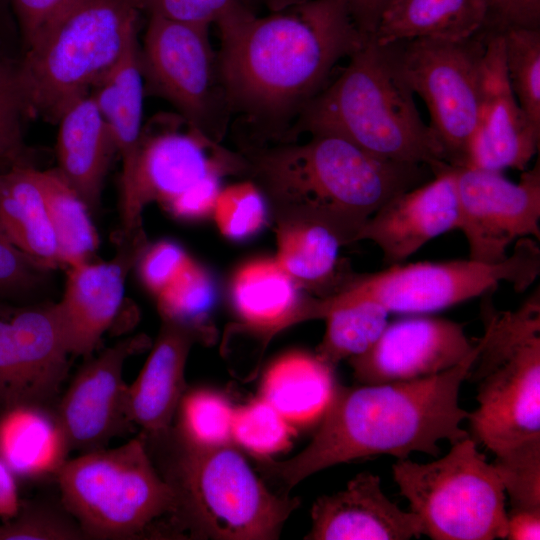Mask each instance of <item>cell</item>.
Returning a JSON list of instances; mask_svg holds the SVG:
<instances>
[{"instance_id": "6da1fadb", "label": "cell", "mask_w": 540, "mask_h": 540, "mask_svg": "<svg viewBox=\"0 0 540 540\" xmlns=\"http://www.w3.org/2000/svg\"><path fill=\"white\" fill-rule=\"evenodd\" d=\"M218 58L232 114L260 128L292 124L335 65L364 40L345 0H309L218 28Z\"/></svg>"}, {"instance_id": "7a4b0ae2", "label": "cell", "mask_w": 540, "mask_h": 540, "mask_svg": "<svg viewBox=\"0 0 540 540\" xmlns=\"http://www.w3.org/2000/svg\"><path fill=\"white\" fill-rule=\"evenodd\" d=\"M486 334L457 365L420 379L336 387L310 443L296 456L276 461L254 457L282 494L308 476L344 462L375 455L405 459L412 452L439 454L438 442L451 444L469 434L461 427L469 413L459 405Z\"/></svg>"}, {"instance_id": "3957f363", "label": "cell", "mask_w": 540, "mask_h": 540, "mask_svg": "<svg viewBox=\"0 0 540 540\" xmlns=\"http://www.w3.org/2000/svg\"><path fill=\"white\" fill-rule=\"evenodd\" d=\"M348 58L342 73L303 108L288 133L337 135L375 156L432 172L449 165L385 48L366 39Z\"/></svg>"}, {"instance_id": "277c9868", "label": "cell", "mask_w": 540, "mask_h": 540, "mask_svg": "<svg viewBox=\"0 0 540 540\" xmlns=\"http://www.w3.org/2000/svg\"><path fill=\"white\" fill-rule=\"evenodd\" d=\"M145 438L162 448L159 472L175 494L171 524L192 538L277 539L300 504L297 498L272 493L230 444H187L171 428Z\"/></svg>"}, {"instance_id": "5b68a950", "label": "cell", "mask_w": 540, "mask_h": 540, "mask_svg": "<svg viewBox=\"0 0 540 540\" xmlns=\"http://www.w3.org/2000/svg\"><path fill=\"white\" fill-rule=\"evenodd\" d=\"M252 166L262 188L277 201L298 212L332 215L357 233L384 204L423 179L422 165L375 156L328 133L262 151Z\"/></svg>"}, {"instance_id": "8992f818", "label": "cell", "mask_w": 540, "mask_h": 540, "mask_svg": "<svg viewBox=\"0 0 540 540\" xmlns=\"http://www.w3.org/2000/svg\"><path fill=\"white\" fill-rule=\"evenodd\" d=\"M140 12L133 0H73L52 18L20 56L30 115L57 124L138 36Z\"/></svg>"}, {"instance_id": "52a82bcc", "label": "cell", "mask_w": 540, "mask_h": 540, "mask_svg": "<svg viewBox=\"0 0 540 540\" xmlns=\"http://www.w3.org/2000/svg\"><path fill=\"white\" fill-rule=\"evenodd\" d=\"M61 502L86 539H128L170 517L175 494L141 433L113 449L67 459L56 473Z\"/></svg>"}, {"instance_id": "ba28073f", "label": "cell", "mask_w": 540, "mask_h": 540, "mask_svg": "<svg viewBox=\"0 0 540 540\" xmlns=\"http://www.w3.org/2000/svg\"><path fill=\"white\" fill-rule=\"evenodd\" d=\"M429 463L397 459L392 475L433 540L506 539L505 491L469 436Z\"/></svg>"}, {"instance_id": "9c48e42d", "label": "cell", "mask_w": 540, "mask_h": 540, "mask_svg": "<svg viewBox=\"0 0 540 540\" xmlns=\"http://www.w3.org/2000/svg\"><path fill=\"white\" fill-rule=\"evenodd\" d=\"M539 274V245L534 238H521L512 254L497 263L470 258L401 263L353 278L337 294L320 301V314L323 318L330 309L366 299L390 313L425 314L492 293L501 283L524 292Z\"/></svg>"}, {"instance_id": "30bf717a", "label": "cell", "mask_w": 540, "mask_h": 540, "mask_svg": "<svg viewBox=\"0 0 540 540\" xmlns=\"http://www.w3.org/2000/svg\"><path fill=\"white\" fill-rule=\"evenodd\" d=\"M383 47L413 94L425 102L428 125L448 164L464 166L482 103L485 31L458 40L419 38Z\"/></svg>"}, {"instance_id": "8fae6325", "label": "cell", "mask_w": 540, "mask_h": 540, "mask_svg": "<svg viewBox=\"0 0 540 540\" xmlns=\"http://www.w3.org/2000/svg\"><path fill=\"white\" fill-rule=\"evenodd\" d=\"M140 64L145 94L169 102L189 125L220 140L233 114L209 27L149 15Z\"/></svg>"}, {"instance_id": "7c38bea8", "label": "cell", "mask_w": 540, "mask_h": 540, "mask_svg": "<svg viewBox=\"0 0 540 540\" xmlns=\"http://www.w3.org/2000/svg\"><path fill=\"white\" fill-rule=\"evenodd\" d=\"M458 227L466 238L469 258L497 263L512 243L540 238V164L524 170L518 182L502 172L454 167Z\"/></svg>"}, {"instance_id": "4fadbf2b", "label": "cell", "mask_w": 540, "mask_h": 540, "mask_svg": "<svg viewBox=\"0 0 540 540\" xmlns=\"http://www.w3.org/2000/svg\"><path fill=\"white\" fill-rule=\"evenodd\" d=\"M70 356L55 303L13 305L0 300V410L48 405L66 378Z\"/></svg>"}, {"instance_id": "5bb4252c", "label": "cell", "mask_w": 540, "mask_h": 540, "mask_svg": "<svg viewBox=\"0 0 540 540\" xmlns=\"http://www.w3.org/2000/svg\"><path fill=\"white\" fill-rule=\"evenodd\" d=\"M215 140L188 124L187 130L143 131L133 181L120 200L125 238L138 237L140 215L150 201L163 206L205 178L224 172L226 156L216 149Z\"/></svg>"}, {"instance_id": "9a60e30c", "label": "cell", "mask_w": 540, "mask_h": 540, "mask_svg": "<svg viewBox=\"0 0 540 540\" xmlns=\"http://www.w3.org/2000/svg\"><path fill=\"white\" fill-rule=\"evenodd\" d=\"M143 345L141 337L124 339L77 372L55 410L70 451L105 448L133 425L127 411L128 385L123 370L126 360Z\"/></svg>"}, {"instance_id": "2e32d148", "label": "cell", "mask_w": 540, "mask_h": 540, "mask_svg": "<svg viewBox=\"0 0 540 540\" xmlns=\"http://www.w3.org/2000/svg\"><path fill=\"white\" fill-rule=\"evenodd\" d=\"M479 382L478 407L467 418L476 443L498 455L540 439V335Z\"/></svg>"}, {"instance_id": "e0dca14e", "label": "cell", "mask_w": 540, "mask_h": 540, "mask_svg": "<svg viewBox=\"0 0 540 540\" xmlns=\"http://www.w3.org/2000/svg\"><path fill=\"white\" fill-rule=\"evenodd\" d=\"M474 344L462 324L418 315L388 323L376 343L349 362L361 384L410 381L454 367Z\"/></svg>"}, {"instance_id": "ac0fdd59", "label": "cell", "mask_w": 540, "mask_h": 540, "mask_svg": "<svg viewBox=\"0 0 540 540\" xmlns=\"http://www.w3.org/2000/svg\"><path fill=\"white\" fill-rule=\"evenodd\" d=\"M483 30L486 48L482 103L464 166L524 171L538 151L540 128L529 120L510 87L502 32Z\"/></svg>"}, {"instance_id": "d6986e66", "label": "cell", "mask_w": 540, "mask_h": 540, "mask_svg": "<svg viewBox=\"0 0 540 540\" xmlns=\"http://www.w3.org/2000/svg\"><path fill=\"white\" fill-rule=\"evenodd\" d=\"M432 173L430 181L384 204L357 235V240H371L380 248L387 266L401 264L428 241L458 227L454 166Z\"/></svg>"}, {"instance_id": "ffe728a7", "label": "cell", "mask_w": 540, "mask_h": 540, "mask_svg": "<svg viewBox=\"0 0 540 540\" xmlns=\"http://www.w3.org/2000/svg\"><path fill=\"white\" fill-rule=\"evenodd\" d=\"M139 240L131 239L111 260H89L67 268L64 293L55 307L70 355L90 356L113 324Z\"/></svg>"}, {"instance_id": "44dd1931", "label": "cell", "mask_w": 540, "mask_h": 540, "mask_svg": "<svg viewBox=\"0 0 540 540\" xmlns=\"http://www.w3.org/2000/svg\"><path fill=\"white\" fill-rule=\"evenodd\" d=\"M308 540H408L420 538L422 524L384 494L379 476L362 472L345 489L324 495L311 508Z\"/></svg>"}, {"instance_id": "7402d4cb", "label": "cell", "mask_w": 540, "mask_h": 540, "mask_svg": "<svg viewBox=\"0 0 540 540\" xmlns=\"http://www.w3.org/2000/svg\"><path fill=\"white\" fill-rule=\"evenodd\" d=\"M206 331L201 326L163 320L142 370L127 388V411L146 437L167 432L186 391L185 364L192 344Z\"/></svg>"}, {"instance_id": "603a6c76", "label": "cell", "mask_w": 540, "mask_h": 540, "mask_svg": "<svg viewBox=\"0 0 540 540\" xmlns=\"http://www.w3.org/2000/svg\"><path fill=\"white\" fill-rule=\"evenodd\" d=\"M56 167L89 210L98 208L116 147L93 96L71 103L57 122Z\"/></svg>"}, {"instance_id": "cb8c5ba5", "label": "cell", "mask_w": 540, "mask_h": 540, "mask_svg": "<svg viewBox=\"0 0 540 540\" xmlns=\"http://www.w3.org/2000/svg\"><path fill=\"white\" fill-rule=\"evenodd\" d=\"M111 132L122 161L120 199L132 185L143 136L144 79L138 36L112 69L90 91Z\"/></svg>"}, {"instance_id": "d4e9b609", "label": "cell", "mask_w": 540, "mask_h": 540, "mask_svg": "<svg viewBox=\"0 0 540 540\" xmlns=\"http://www.w3.org/2000/svg\"><path fill=\"white\" fill-rule=\"evenodd\" d=\"M69 452L56 412L48 405L19 404L1 411L0 456L16 477L56 475Z\"/></svg>"}, {"instance_id": "484cf974", "label": "cell", "mask_w": 540, "mask_h": 540, "mask_svg": "<svg viewBox=\"0 0 540 540\" xmlns=\"http://www.w3.org/2000/svg\"><path fill=\"white\" fill-rule=\"evenodd\" d=\"M0 229L31 258L51 269L60 265L56 237L33 165L16 164L0 170Z\"/></svg>"}, {"instance_id": "4316f807", "label": "cell", "mask_w": 540, "mask_h": 540, "mask_svg": "<svg viewBox=\"0 0 540 540\" xmlns=\"http://www.w3.org/2000/svg\"><path fill=\"white\" fill-rule=\"evenodd\" d=\"M486 0H390L371 39L378 45L419 38L458 40L484 25Z\"/></svg>"}, {"instance_id": "83f0119b", "label": "cell", "mask_w": 540, "mask_h": 540, "mask_svg": "<svg viewBox=\"0 0 540 540\" xmlns=\"http://www.w3.org/2000/svg\"><path fill=\"white\" fill-rule=\"evenodd\" d=\"M232 300L247 326L268 333L311 318L313 306H302L294 278L276 259L268 258L249 261L238 269Z\"/></svg>"}, {"instance_id": "f1b7e54d", "label": "cell", "mask_w": 540, "mask_h": 540, "mask_svg": "<svg viewBox=\"0 0 540 540\" xmlns=\"http://www.w3.org/2000/svg\"><path fill=\"white\" fill-rule=\"evenodd\" d=\"M335 388L333 367L317 355L292 352L268 368L260 397L291 425H307L321 418Z\"/></svg>"}, {"instance_id": "f546056e", "label": "cell", "mask_w": 540, "mask_h": 540, "mask_svg": "<svg viewBox=\"0 0 540 540\" xmlns=\"http://www.w3.org/2000/svg\"><path fill=\"white\" fill-rule=\"evenodd\" d=\"M357 233L336 217L308 212L280 231L277 262L293 278L313 284L334 279L339 248Z\"/></svg>"}, {"instance_id": "4dcf8cb0", "label": "cell", "mask_w": 540, "mask_h": 540, "mask_svg": "<svg viewBox=\"0 0 540 540\" xmlns=\"http://www.w3.org/2000/svg\"><path fill=\"white\" fill-rule=\"evenodd\" d=\"M36 176L56 237L59 264L68 268L91 260L99 236L88 206L57 168H36Z\"/></svg>"}, {"instance_id": "1f68e13d", "label": "cell", "mask_w": 540, "mask_h": 540, "mask_svg": "<svg viewBox=\"0 0 540 540\" xmlns=\"http://www.w3.org/2000/svg\"><path fill=\"white\" fill-rule=\"evenodd\" d=\"M390 312L373 300H360L326 312V331L317 356L334 367L367 352L386 328Z\"/></svg>"}, {"instance_id": "d6a6232c", "label": "cell", "mask_w": 540, "mask_h": 540, "mask_svg": "<svg viewBox=\"0 0 540 540\" xmlns=\"http://www.w3.org/2000/svg\"><path fill=\"white\" fill-rule=\"evenodd\" d=\"M171 431L180 441L196 446H220L232 441L234 409L220 393L208 389L185 391Z\"/></svg>"}, {"instance_id": "836d02e7", "label": "cell", "mask_w": 540, "mask_h": 540, "mask_svg": "<svg viewBox=\"0 0 540 540\" xmlns=\"http://www.w3.org/2000/svg\"><path fill=\"white\" fill-rule=\"evenodd\" d=\"M502 36L510 87L529 120L540 128V29L510 28Z\"/></svg>"}, {"instance_id": "e575fe53", "label": "cell", "mask_w": 540, "mask_h": 540, "mask_svg": "<svg viewBox=\"0 0 540 540\" xmlns=\"http://www.w3.org/2000/svg\"><path fill=\"white\" fill-rule=\"evenodd\" d=\"M294 434V426L261 397L234 409L232 440L254 457L285 450Z\"/></svg>"}, {"instance_id": "d590c367", "label": "cell", "mask_w": 540, "mask_h": 540, "mask_svg": "<svg viewBox=\"0 0 540 540\" xmlns=\"http://www.w3.org/2000/svg\"><path fill=\"white\" fill-rule=\"evenodd\" d=\"M155 298L163 320L200 326L214 304L215 287L210 275L191 259Z\"/></svg>"}, {"instance_id": "8d00e7d4", "label": "cell", "mask_w": 540, "mask_h": 540, "mask_svg": "<svg viewBox=\"0 0 540 540\" xmlns=\"http://www.w3.org/2000/svg\"><path fill=\"white\" fill-rule=\"evenodd\" d=\"M31 117L22 85L20 57L0 42V142L24 164L30 163L23 127Z\"/></svg>"}, {"instance_id": "74e56055", "label": "cell", "mask_w": 540, "mask_h": 540, "mask_svg": "<svg viewBox=\"0 0 540 540\" xmlns=\"http://www.w3.org/2000/svg\"><path fill=\"white\" fill-rule=\"evenodd\" d=\"M492 465L512 508H540V439L496 455Z\"/></svg>"}, {"instance_id": "f35d334b", "label": "cell", "mask_w": 540, "mask_h": 540, "mask_svg": "<svg viewBox=\"0 0 540 540\" xmlns=\"http://www.w3.org/2000/svg\"><path fill=\"white\" fill-rule=\"evenodd\" d=\"M266 212L260 187L250 181L222 188L213 210L221 233L234 240L256 234L265 223Z\"/></svg>"}, {"instance_id": "ab89813d", "label": "cell", "mask_w": 540, "mask_h": 540, "mask_svg": "<svg viewBox=\"0 0 540 540\" xmlns=\"http://www.w3.org/2000/svg\"><path fill=\"white\" fill-rule=\"evenodd\" d=\"M86 539L76 520L50 504L24 502L17 515L0 524V540H80Z\"/></svg>"}, {"instance_id": "60d3db41", "label": "cell", "mask_w": 540, "mask_h": 540, "mask_svg": "<svg viewBox=\"0 0 540 540\" xmlns=\"http://www.w3.org/2000/svg\"><path fill=\"white\" fill-rule=\"evenodd\" d=\"M140 11L170 20L217 28L251 16L246 0H133Z\"/></svg>"}, {"instance_id": "b9f144b4", "label": "cell", "mask_w": 540, "mask_h": 540, "mask_svg": "<svg viewBox=\"0 0 540 540\" xmlns=\"http://www.w3.org/2000/svg\"><path fill=\"white\" fill-rule=\"evenodd\" d=\"M49 270L16 248L0 229V300L35 291L43 285Z\"/></svg>"}, {"instance_id": "7bdbcfd3", "label": "cell", "mask_w": 540, "mask_h": 540, "mask_svg": "<svg viewBox=\"0 0 540 540\" xmlns=\"http://www.w3.org/2000/svg\"><path fill=\"white\" fill-rule=\"evenodd\" d=\"M192 258L175 242L162 240L147 248L139 261V276L144 286L156 296Z\"/></svg>"}, {"instance_id": "ee69618b", "label": "cell", "mask_w": 540, "mask_h": 540, "mask_svg": "<svg viewBox=\"0 0 540 540\" xmlns=\"http://www.w3.org/2000/svg\"><path fill=\"white\" fill-rule=\"evenodd\" d=\"M486 6L485 30L540 29V0H486Z\"/></svg>"}, {"instance_id": "f6af8a7d", "label": "cell", "mask_w": 540, "mask_h": 540, "mask_svg": "<svg viewBox=\"0 0 540 540\" xmlns=\"http://www.w3.org/2000/svg\"><path fill=\"white\" fill-rule=\"evenodd\" d=\"M221 176V174H213L205 178L164 207L174 216L185 220L206 217L213 212L222 189Z\"/></svg>"}, {"instance_id": "bcb514c9", "label": "cell", "mask_w": 540, "mask_h": 540, "mask_svg": "<svg viewBox=\"0 0 540 540\" xmlns=\"http://www.w3.org/2000/svg\"><path fill=\"white\" fill-rule=\"evenodd\" d=\"M23 51L38 32L73 0H9Z\"/></svg>"}, {"instance_id": "7dc6e473", "label": "cell", "mask_w": 540, "mask_h": 540, "mask_svg": "<svg viewBox=\"0 0 540 540\" xmlns=\"http://www.w3.org/2000/svg\"><path fill=\"white\" fill-rule=\"evenodd\" d=\"M390 0H345L349 15L364 39L374 34Z\"/></svg>"}, {"instance_id": "c3c4849f", "label": "cell", "mask_w": 540, "mask_h": 540, "mask_svg": "<svg viewBox=\"0 0 540 540\" xmlns=\"http://www.w3.org/2000/svg\"><path fill=\"white\" fill-rule=\"evenodd\" d=\"M509 540L540 539V508H512L507 512Z\"/></svg>"}, {"instance_id": "681fc988", "label": "cell", "mask_w": 540, "mask_h": 540, "mask_svg": "<svg viewBox=\"0 0 540 540\" xmlns=\"http://www.w3.org/2000/svg\"><path fill=\"white\" fill-rule=\"evenodd\" d=\"M16 475L0 456V519L8 521L20 510V499Z\"/></svg>"}, {"instance_id": "f907efd6", "label": "cell", "mask_w": 540, "mask_h": 540, "mask_svg": "<svg viewBox=\"0 0 540 540\" xmlns=\"http://www.w3.org/2000/svg\"><path fill=\"white\" fill-rule=\"evenodd\" d=\"M0 42L14 50L21 39L9 0H0Z\"/></svg>"}, {"instance_id": "816d5d0a", "label": "cell", "mask_w": 540, "mask_h": 540, "mask_svg": "<svg viewBox=\"0 0 540 540\" xmlns=\"http://www.w3.org/2000/svg\"><path fill=\"white\" fill-rule=\"evenodd\" d=\"M251 6V3L259 4L265 7L270 12H278L290 7L299 5L309 0H246Z\"/></svg>"}, {"instance_id": "f5cc1de1", "label": "cell", "mask_w": 540, "mask_h": 540, "mask_svg": "<svg viewBox=\"0 0 540 540\" xmlns=\"http://www.w3.org/2000/svg\"><path fill=\"white\" fill-rule=\"evenodd\" d=\"M16 164L24 163L7 146L0 142V165L9 167Z\"/></svg>"}, {"instance_id": "db71d44e", "label": "cell", "mask_w": 540, "mask_h": 540, "mask_svg": "<svg viewBox=\"0 0 540 540\" xmlns=\"http://www.w3.org/2000/svg\"><path fill=\"white\" fill-rule=\"evenodd\" d=\"M5 168H7V167H5V166H3V165H0V170H1V169H5Z\"/></svg>"}]
</instances>
